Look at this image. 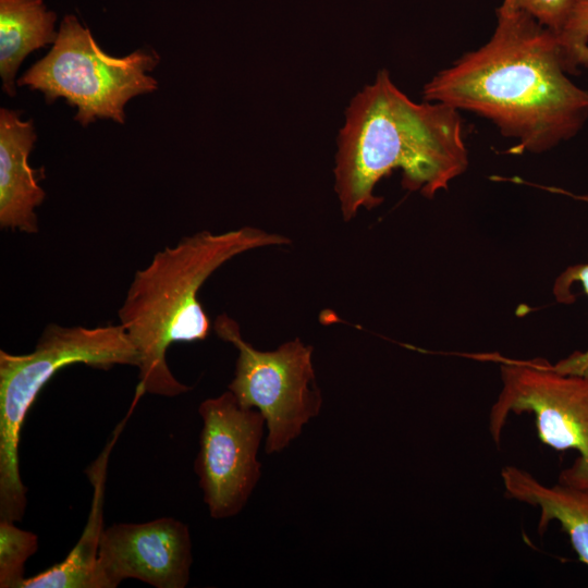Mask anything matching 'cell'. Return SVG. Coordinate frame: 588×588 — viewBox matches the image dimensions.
Listing matches in <instances>:
<instances>
[{
  "instance_id": "5bb4252c",
  "label": "cell",
  "mask_w": 588,
  "mask_h": 588,
  "mask_svg": "<svg viewBox=\"0 0 588 588\" xmlns=\"http://www.w3.org/2000/svg\"><path fill=\"white\" fill-rule=\"evenodd\" d=\"M38 549V537L13 522L0 520V587L21 588L24 565Z\"/></svg>"
},
{
  "instance_id": "7c38bea8",
  "label": "cell",
  "mask_w": 588,
  "mask_h": 588,
  "mask_svg": "<svg viewBox=\"0 0 588 588\" xmlns=\"http://www.w3.org/2000/svg\"><path fill=\"white\" fill-rule=\"evenodd\" d=\"M118 434H113L102 453L86 471L94 487V497L88 520L78 541L63 561L33 577L25 578L21 588H102L98 553L105 529V483L108 458Z\"/></svg>"
},
{
  "instance_id": "2e32d148",
  "label": "cell",
  "mask_w": 588,
  "mask_h": 588,
  "mask_svg": "<svg viewBox=\"0 0 588 588\" xmlns=\"http://www.w3.org/2000/svg\"><path fill=\"white\" fill-rule=\"evenodd\" d=\"M568 74L588 69V0H574L562 30L555 36Z\"/></svg>"
},
{
  "instance_id": "5b68a950",
  "label": "cell",
  "mask_w": 588,
  "mask_h": 588,
  "mask_svg": "<svg viewBox=\"0 0 588 588\" xmlns=\"http://www.w3.org/2000/svg\"><path fill=\"white\" fill-rule=\"evenodd\" d=\"M154 49H137L123 57L106 53L75 15L63 17L49 52L19 79V86L41 91L47 103L63 98L77 109L83 126L97 119L124 123L125 105L138 95L157 90L148 75L159 63Z\"/></svg>"
},
{
  "instance_id": "e0dca14e",
  "label": "cell",
  "mask_w": 588,
  "mask_h": 588,
  "mask_svg": "<svg viewBox=\"0 0 588 588\" xmlns=\"http://www.w3.org/2000/svg\"><path fill=\"white\" fill-rule=\"evenodd\" d=\"M519 9L555 36L562 30L571 13L574 0H505Z\"/></svg>"
},
{
  "instance_id": "3957f363",
  "label": "cell",
  "mask_w": 588,
  "mask_h": 588,
  "mask_svg": "<svg viewBox=\"0 0 588 588\" xmlns=\"http://www.w3.org/2000/svg\"><path fill=\"white\" fill-rule=\"evenodd\" d=\"M290 242L253 226L200 231L157 252L135 272L118 316L138 353L137 397L144 393L176 396L191 390L172 375L166 355L173 343L208 336L210 320L198 301L206 280L243 253Z\"/></svg>"
},
{
  "instance_id": "6da1fadb",
  "label": "cell",
  "mask_w": 588,
  "mask_h": 588,
  "mask_svg": "<svg viewBox=\"0 0 588 588\" xmlns=\"http://www.w3.org/2000/svg\"><path fill=\"white\" fill-rule=\"evenodd\" d=\"M497 26L480 48L458 58L425 86V101L490 120L517 145L541 154L574 137L588 119V90L565 70L555 35L503 0Z\"/></svg>"
},
{
  "instance_id": "8fae6325",
  "label": "cell",
  "mask_w": 588,
  "mask_h": 588,
  "mask_svg": "<svg viewBox=\"0 0 588 588\" xmlns=\"http://www.w3.org/2000/svg\"><path fill=\"white\" fill-rule=\"evenodd\" d=\"M501 480L507 498L539 510L538 532L542 535L556 520L579 561L588 567V488L546 485L513 465L502 468Z\"/></svg>"
},
{
  "instance_id": "9c48e42d",
  "label": "cell",
  "mask_w": 588,
  "mask_h": 588,
  "mask_svg": "<svg viewBox=\"0 0 588 588\" xmlns=\"http://www.w3.org/2000/svg\"><path fill=\"white\" fill-rule=\"evenodd\" d=\"M98 562L102 588H115L126 578L184 588L193 562L188 527L172 517L113 524L103 529Z\"/></svg>"
},
{
  "instance_id": "52a82bcc",
  "label": "cell",
  "mask_w": 588,
  "mask_h": 588,
  "mask_svg": "<svg viewBox=\"0 0 588 588\" xmlns=\"http://www.w3.org/2000/svg\"><path fill=\"white\" fill-rule=\"evenodd\" d=\"M501 390L489 413L488 428L495 444L512 414L530 413L540 441L578 456L558 482L588 488V377L555 371L542 358H499Z\"/></svg>"
},
{
  "instance_id": "8992f818",
  "label": "cell",
  "mask_w": 588,
  "mask_h": 588,
  "mask_svg": "<svg viewBox=\"0 0 588 588\" xmlns=\"http://www.w3.org/2000/svg\"><path fill=\"white\" fill-rule=\"evenodd\" d=\"M213 329L238 352L229 390L241 405L262 414L267 425L266 452H281L318 416L322 406L313 347L294 339L274 351L256 350L243 339L240 326L226 314L216 318Z\"/></svg>"
},
{
  "instance_id": "277c9868",
  "label": "cell",
  "mask_w": 588,
  "mask_h": 588,
  "mask_svg": "<svg viewBox=\"0 0 588 588\" xmlns=\"http://www.w3.org/2000/svg\"><path fill=\"white\" fill-rule=\"evenodd\" d=\"M138 353L123 327H64L49 323L28 354L0 351V520L19 522L27 488L19 465L21 429L44 385L60 369L84 364L109 369L138 366Z\"/></svg>"
},
{
  "instance_id": "7a4b0ae2",
  "label": "cell",
  "mask_w": 588,
  "mask_h": 588,
  "mask_svg": "<svg viewBox=\"0 0 588 588\" xmlns=\"http://www.w3.org/2000/svg\"><path fill=\"white\" fill-rule=\"evenodd\" d=\"M460 111L442 102H415L381 70L345 111L335 155V192L345 221L382 203L377 183L402 171V186L426 198L449 187L468 167Z\"/></svg>"
},
{
  "instance_id": "30bf717a",
  "label": "cell",
  "mask_w": 588,
  "mask_h": 588,
  "mask_svg": "<svg viewBox=\"0 0 588 588\" xmlns=\"http://www.w3.org/2000/svg\"><path fill=\"white\" fill-rule=\"evenodd\" d=\"M32 119L22 120L21 111L0 110V226L27 234L38 232L35 209L46 193L39 182L44 169L28 162L36 140Z\"/></svg>"
},
{
  "instance_id": "ba28073f",
  "label": "cell",
  "mask_w": 588,
  "mask_h": 588,
  "mask_svg": "<svg viewBox=\"0 0 588 588\" xmlns=\"http://www.w3.org/2000/svg\"><path fill=\"white\" fill-rule=\"evenodd\" d=\"M199 450L194 469L210 516H235L246 505L259 481L257 460L266 420L262 414L238 403L229 390L203 401Z\"/></svg>"
},
{
  "instance_id": "4fadbf2b",
  "label": "cell",
  "mask_w": 588,
  "mask_h": 588,
  "mask_svg": "<svg viewBox=\"0 0 588 588\" xmlns=\"http://www.w3.org/2000/svg\"><path fill=\"white\" fill-rule=\"evenodd\" d=\"M56 20L42 0H0V75L9 96H15V76L24 59L56 41Z\"/></svg>"
},
{
  "instance_id": "9a60e30c",
  "label": "cell",
  "mask_w": 588,
  "mask_h": 588,
  "mask_svg": "<svg viewBox=\"0 0 588 588\" xmlns=\"http://www.w3.org/2000/svg\"><path fill=\"white\" fill-rule=\"evenodd\" d=\"M549 189L588 203V194L575 195L560 188ZM575 283H579L584 293L588 296V262L568 266L559 274L552 289V293L558 303L572 304L575 302L576 297L571 291V286ZM550 366L561 373L588 377V348L585 351H576L555 364L550 363Z\"/></svg>"
}]
</instances>
